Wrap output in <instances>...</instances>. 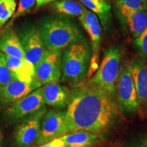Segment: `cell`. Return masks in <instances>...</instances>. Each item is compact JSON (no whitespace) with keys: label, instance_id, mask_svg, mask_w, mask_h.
I'll list each match as a JSON object with an SVG mask.
<instances>
[{"label":"cell","instance_id":"1","mask_svg":"<svg viewBox=\"0 0 147 147\" xmlns=\"http://www.w3.org/2000/svg\"><path fill=\"white\" fill-rule=\"evenodd\" d=\"M115 95L91 81L71 91L66 110L69 131H105L117 115Z\"/></svg>","mask_w":147,"mask_h":147},{"label":"cell","instance_id":"2","mask_svg":"<svg viewBox=\"0 0 147 147\" xmlns=\"http://www.w3.org/2000/svg\"><path fill=\"white\" fill-rule=\"evenodd\" d=\"M40 36L47 50L61 51L84 40L81 28L69 16L52 14L40 22Z\"/></svg>","mask_w":147,"mask_h":147},{"label":"cell","instance_id":"3","mask_svg":"<svg viewBox=\"0 0 147 147\" xmlns=\"http://www.w3.org/2000/svg\"><path fill=\"white\" fill-rule=\"evenodd\" d=\"M91 54V44L88 40L69 46L61 57V81L77 85L84 80L89 73Z\"/></svg>","mask_w":147,"mask_h":147},{"label":"cell","instance_id":"4","mask_svg":"<svg viewBox=\"0 0 147 147\" xmlns=\"http://www.w3.org/2000/svg\"><path fill=\"white\" fill-rule=\"evenodd\" d=\"M122 56L121 46L115 45L108 48L103 56L97 72L91 80L108 93L115 95L117 82L120 71V63Z\"/></svg>","mask_w":147,"mask_h":147},{"label":"cell","instance_id":"5","mask_svg":"<svg viewBox=\"0 0 147 147\" xmlns=\"http://www.w3.org/2000/svg\"><path fill=\"white\" fill-rule=\"evenodd\" d=\"M15 32L25 53V59L36 67L47 50L42 40L39 27L36 23L27 22L18 25Z\"/></svg>","mask_w":147,"mask_h":147},{"label":"cell","instance_id":"6","mask_svg":"<svg viewBox=\"0 0 147 147\" xmlns=\"http://www.w3.org/2000/svg\"><path fill=\"white\" fill-rule=\"evenodd\" d=\"M118 108L123 113H134L139 110L136 91L131 75V63L121 67L117 82Z\"/></svg>","mask_w":147,"mask_h":147},{"label":"cell","instance_id":"7","mask_svg":"<svg viewBox=\"0 0 147 147\" xmlns=\"http://www.w3.org/2000/svg\"><path fill=\"white\" fill-rule=\"evenodd\" d=\"M45 105L42 89L38 88L6 108L2 114L3 119L9 124L14 123L36 113Z\"/></svg>","mask_w":147,"mask_h":147},{"label":"cell","instance_id":"8","mask_svg":"<svg viewBox=\"0 0 147 147\" xmlns=\"http://www.w3.org/2000/svg\"><path fill=\"white\" fill-rule=\"evenodd\" d=\"M69 132L66 121V111L57 109L47 111L41 121L37 145L45 144Z\"/></svg>","mask_w":147,"mask_h":147},{"label":"cell","instance_id":"9","mask_svg":"<svg viewBox=\"0 0 147 147\" xmlns=\"http://www.w3.org/2000/svg\"><path fill=\"white\" fill-rule=\"evenodd\" d=\"M79 20L82 26L87 31L90 38V44L91 47V59L89 73V75L94 73L99 67V59H100V51L101 45V27L100 20L94 13L87 9L84 13L79 16Z\"/></svg>","mask_w":147,"mask_h":147},{"label":"cell","instance_id":"10","mask_svg":"<svg viewBox=\"0 0 147 147\" xmlns=\"http://www.w3.org/2000/svg\"><path fill=\"white\" fill-rule=\"evenodd\" d=\"M45 105L39 110L22 119L14 134V142L18 147H28L36 142L39 134L41 121L47 113Z\"/></svg>","mask_w":147,"mask_h":147},{"label":"cell","instance_id":"11","mask_svg":"<svg viewBox=\"0 0 147 147\" xmlns=\"http://www.w3.org/2000/svg\"><path fill=\"white\" fill-rule=\"evenodd\" d=\"M61 51L46 50L45 55L35 67L34 78L42 84L59 82L61 79Z\"/></svg>","mask_w":147,"mask_h":147},{"label":"cell","instance_id":"12","mask_svg":"<svg viewBox=\"0 0 147 147\" xmlns=\"http://www.w3.org/2000/svg\"><path fill=\"white\" fill-rule=\"evenodd\" d=\"M42 87L36 79L31 82L14 80L4 86H0V108H8L31 92Z\"/></svg>","mask_w":147,"mask_h":147},{"label":"cell","instance_id":"13","mask_svg":"<svg viewBox=\"0 0 147 147\" xmlns=\"http://www.w3.org/2000/svg\"><path fill=\"white\" fill-rule=\"evenodd\" d=\"M115 13L123 25L136 38L147 27V10L130 9L124 5L116 4Z\"/></svg>","mask_w":147,"mask_h":147},{"label":"cell","instance_id":"14","mask_svg":"<svg viewBox=\"0 0 147 147\" xmlns=\"http://www.w3.org/2000/svg\"><path fill=\"white\" fill-rule=\"evenodd\" d=\"M131 75L136 91L139 109L147 108V65L142 59L136 58L131 63Z\"/></svg>","mask_w":147,"mask_h":147},{"label":"cell","instance_id":"15","mask_svg":"<svg viewBox=\"0 0 147 147\" xmlns=\"http://www.w3.org/2000/svg\"><path fill=\"white\" fill-rule=\"evenodd\" d=\"M42 96L45 104L55 108H63L68 105L71 91L59 82L44 84Z\"/></svg>","mask_w":147,"mask_h":147},{"label":"cell","instance_id":"16","mask_svg":"<svg viewBox=\"0 0 147 147\" xmlns=\"http://www.w3.org/2000/svg\"><path fill=\"white\" fill-rule=\"evenodd\" d=\"M0 51L8 56L25 59V53L15 30L10 25L0 35Z\"/></svg>","mask_w":147,"mask_h":147},{"label":"cell","instance_id":"17","mask_svg":"<svg viewBox=\"0 0 147 147\" xmlns=\"http://www.w3.org/2000/svg\"><path fill=\"white\" fill-rule=\"evenodd\" d=\"M8 68L14 75L16 80L31 82L34 80L35 67L25 59H19L5 55Z\"/></svg>","mask_w":147,"mask_h":147},{"label":"cell","instance_id":"18","mask_svg":"<svg viewBox=\"0 0 147 147\" xmlns=\"http://www.w3.org/2000/svg\"><path fill=\"white\" fill-rule=\"evenodd\" d=\"M100 19L103 29L107 30L112 23L111 5L106 0H79Z\"/></svg>","mask_w":147,"mask_h":147},{"label":"cell","instance_id":"19","mask_svg":"<svg viewBox=\"0 0 147 147\" xmlns=\"http://www.w3.org/2000/svg\"><path fill=\"white\" fill-rule=\"evenodd\" d=\"M65 147H91L100 142L98 134L86 131H76L61 136Z\"/></svg>","mask_w":147,"mask_h":147},{"label":"cell","instance_id":"20","mask_svg":"<svg viewBox=\"0 0 147 147\" xmlns=\"http://www.w3.org/2000/svg\"><path fill=\"white\" fill-rule=\"evenodd\" d=\"M52 7L59 14L67 16H80L86 10L85 6L72 0L55 1Z\"/></svg>","mask_w":147,"mask_h":147},{"label":"cell","instance_id":"21","mask_svg":"<svg viewBox=\"0 0 147 147\" xmlns=\"http://www.w3.org/2000/svg\"><path fill=\"white\" fill-rule=\"evenodd\" d=\"M16 6L15 0H0V29L13 16Z\"/></svg>","mask_w":147,"mask_h":147},{"label":"cell","instance_id":"22","mask_svg":"<svg viewBox=\"0 0 147 147\" xmlns=\"http://www.w3.org/2000/svg\"><path fill=\"white\" fill-rule=\"evenodd\" d=\"M14 80L16 78L7 65L5 55L0 51V86L6 85Z\"/></svg>","mask_w":147,"mask_h":147},{"label":"cell","instance_id":"23","mask_svg":"<svg viewBox=\"0 0 147 147\" xmlns=\"http://www.w3.org/2000/svg\"><path fill=\"white\" fill-rule=\"evenodd\" d=\"M116 4L137 10H147V0H115Z\"/></svg>","mask_w":147,"mask_h":147},{"label":"cell","instance_id":"24","mask_svg":"<svg viewBox=\"0 0 147 147\" xmlns=\"http://www.w3.org/2000/svg\"><path fill=\"white\" fill-rule=\"evenodd\" d=\"M134 44L142 56L147 59V27L138 38H135Z\"/></svg>","mask_w":147,"mask_h":147},{"label":"cell","instance_id":"25","mask_svg":"<svg viewBox=\"0 0 147 147\" xmlns=\"http://www.w3.org/2000/svg\"><path fill=\"white\" fill-rule=\"evenodd\" d=\"M36 3V0H20L17 11L14 14V18L28 13L34 8Z\"/></svg>","mask_w":147,"mask_h":147},{"label":"cell","instance_id":"26","mask_svg":"<svg viewBox=\"0 0 147 147\" xmlns=\"http://www.w3.org/2000/svg\"><path fill=\"white\" fill-rule=\"evenodd\" d=\"M122 147H147V136L135 139Z\"/></svg>","mask_w":147,"mask_h":147},{"label":"cell","instance_id":"27","mask_svg":"<svg viewBox=\"0 0 147 147\" xmlns=\"http://www.w3.org/2000/svg\"><path fill=\"white\" fill-rule=\"evenodd\" d=\"M39 147H65L63 140L59 138L53 139L45 144L40 145Z\"/></svg>","mask_w":147,"mask_h":147},{"label":"cell","instance_id":"28","mask_svg":"<svg viewBox=\"0 0 147 147\" xmlns=\"http://www.w3.org/2000/svg\"><path fill=\"white\" fill-rule=\"evenodd\" d=\"M52 1H54V0H36V5L38 8H39Z\"/></svg>","mask_w":147,"mask_h":147},{"label":"cell","instance_id":"29","mask_svg":"<svg viewBox=\"0 0 147 147\" xmlns=\"http://www.w3.org/2000/svg\"><path fill=\"white\" fill-rule=\"evenodd\" d=\"M3 138V134H2V132H1V130H0V147H2Z\"/></svg>","mask_w":147,"mask_h":147}]
</instances>
